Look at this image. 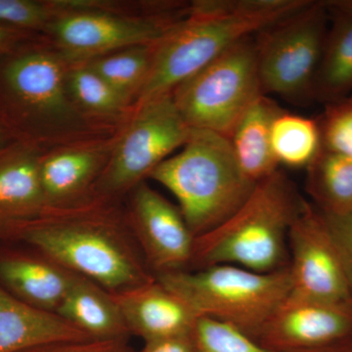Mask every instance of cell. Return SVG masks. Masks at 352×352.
Masks as SVG:
<instances>
[{
  "mask_svg": "<svg viewBox=\"0 0 352 352\" xmlns=\"http://www.w3.org/2000/svg\"><path fill=\"white\" fill-rule=\"evenodd\" d=\"M190 132L171 94L138 105L92 187V199L108 201L135 188L171 153L184 146Z\"/></svg>",
  "mask_w": 352,
  "mask_h": 352,
  "instance_id": "cell-8",
  "label": "cell"
},
{
  "mask_svg": "<svg viewBox=\"0 0 352 352\" xmlns=\"http://www.w3.org/2000/svg\"><path fill=\"white\" fill-rule=\"evenodd\" d=\"M307 192L326 215L352 212V157L321 148L307 168Z\"/></svg>",
  "mask_w": 352,
  "mask_h": 352,
  "instance_id": "cell-21",
  "label": "cell"
},
{
  "mask_svg": "<svg viewBox=\"0 0 352 352\" xmlns=\"http://www.w3.org/2000/svg\"><path fill=\"white\" fill-rule=\"evenodd\" d=\"M8 38V32H7L6 30L1 29V28H0V47H1V46L6 43Z\"/></svg>",
  "mask_w": 352,
  "mask_h": 352,
  "instance_id": "cell-33",
  "label": "cell"
},
{
  "mask_svg": "<svg viewBox=\"0 0 352 352\" xmlns=\"http://www.w3.org/2000/svg\"><path fill=\"white\" fill-rule=\"evenodd\" d=\"M307 0H199L156 44L136 104L171 94L229 47L293 13Z\"/></svg>",
  "mask_w": 352,
  "mask_h": 352,
  "instance_id": "cell-2",
  "label": "cell"
},
{
  "mask_svg": "<svg viewBox=\"0 0 352 352\" xmlns=\"http://www.w3.org/2000/svg\"><path fill=\"white\" fill-rule=\"evenodd\" d=\"M129 333L144 342L190 335L198 315L156 278L149 283L112 294Z\"/></svg>",
  "mask_w": 352,
  "mask_h": 352,
  "instance_id": "cell-13",
  "label": "cell"
},
{
  "mask_svg": "<svg viewBox=\"0 0 352 352\" xmlns=\"http://www.w3.org/2000/svg\"><path fill=\"white\" fill-rule=\"evenodd\" d=\"M321 148L352 157V94L325 104L318 120Z\"/></svg>",
  "mask_w": 352,
  "mask_h": 352,
  "instance_id": "cell-27",
  "label": "cell"
},
{
  "mask_svg": "<svg viewBox=\"0 0 352 352\" xmlns=\"http://www.w3.org/2000/svg\"><path fill=\"white\" fill-rule=\"evenodd\" d=\"M88 200L75 207L48 210L19 231L20 238L44 258L98 284L122 293L155 280L129 219Z\"/></svg>",
  "mask_w": 352,
  "mask_h": 352,
  "instance_id": "cell-1",
  "label": "cell"
},
{
  "mask_svg": "<svg viewBox=\"0 0 352 352\" xmlns=\"http://www.w3.org/2000/svg\"><path fill=\"white\" fill-rule=\"evenodd\" d=\"M66 87L78 106L99 115H116L129 101L85 64L67 73Z\"/></svg>",
  "mask_w": 352,
  "mask_h": 352,
  "instance_id": "cell-25",
  "label": "cell"
},
{
  "mask_svg": "<svg viewBox=\"0 0 352 352\" xmlns=\"http://www.w3.org/2000/svg\"><path fill=\"white\" fill-rule=\"evenodd\" d=\"M254 36L234 44L173 90L176 107L190 129L230 140L248 109L263 95Z\"/></svg>",
  "mask_w": 352,
  "mask_h": 352,
  "instance_id": "cell-6",
  "label": "cell"
},
{
  "mask_svg": "<svg viewBox=\"0 0 352 352\" xmlns=\"http://www.w3.org/2000/svg\"><path fill=\"white\" fill-rule=\"evenodd\" d=\"M127 219L153 274L187 270L196 237L179 208L143 182L133 189Z\"/></svg>",
  "mask_w": 352,
  "mask_h": 352,
  "instance_id": "cell-11",
  "label": "cell"
},
{
  "mask_svg": "<svg viewBox=\"0 0 352 352\" xmlns=\"http://www.w3.org/2000/svg\"><path fill=\"white\" fill-rule=\"evenodd\" d=\"M305 201L279 168L256 183L232 217L195 238L190 265L197 270L229 264L261 273L287 267L289 230Z\"/></svg>",
  "mask_w": 352,
  "mask_h": 352,
  "instance_id": "cell-3",
  "label": "cell"
},
{
  "mask_svg": "<svg viewBox=\"0 0 352 352\" xmlns=\"http://www.w3.org/2000/svg\"><path fill=\"white\" fill-rule=\"evenodd\" d=\"M66 75L59 57L48 52H34L11 62L6 68V80L25 105L63 122L73 117Z\"/></svg>",
  "mask_w": 352,
  "mask_h": 352,
  "instance_id": "cell-14",
  "label": "cell"
},
{
  "mask_svg": "<svg viewBox=\"0 0 352 352\" xmlns=\"http://www.w3.org/2000/svg\"><path fill=\"white\" fill-rule=\"evenodd\" d=\"M323 215L344 263L352 295V212L344 215Z\"/></svg>",
  "mask_w": 352,
  "mask_h": 352,
  "instance_id": "cell-29",
  "label": "cell"
},
{
  "mask_svg": "<svg viewBox=\"0 0 352 352\" xmlns=\"http://www.w3.org/2000/svg\"><path fill=\"white\" fill-rule=\"evenodd\" d=\"M283 110L267 95H261L248 109L231 135L241 170L256 184L279 170L271 149V126Z\"/></svg>",
  "mask_w": 352,
  "mask_h": 352,
  "instance_id": "cell-19",
  "label": "cell"
},
{
  "mask_svg": "<svg viewBox=\"0 0 352 352\" xmlns=\"http://www.w3.org/2000/svg\"><path fill=\"white\" fill-rule=\"evenodd\" d=\"M195 352H272L230 324L199 317L192 332Z\"/></svg>",
  "mask_w": 352,
  "mask_h": 352,
  "instance_id": "cell-26",
  "label": "cell"
},
{
  "mask_svg": "<svg viewBox=\"0 0 352 352\" xmlns=\"http://www.w3.org/2000/svg\"><path fill=\"white\" fill-rule=\"evenodd\" d=\"M107 161L92 149L62 150L41 162L39 177L46 210L75 207L88 201ZM44 210V212H45Z\"/></svg>",
  "mask_w": 352,
  "mask_h": 352,
  "instance_id": "cell-16",
  "label": "cell"
},
{
  "mask_svg": "<svg viewBox=\"0 0 352 352\" xmlns=\"http://www.w3.org/2000/svg\"><path fill=\"white\" fill-rule=\"evenodd\" d=\"M352 339V305L289 293L261 329L256 342L272 352L327 346Z\"/></svg>",
  "mask_w": 352,
  "mask_h": 352,
  "instance_id": "cell-12",
  "label": "cell"
},
{
  "mask_svg": "<svg viewBox=\"0 0 352 352\" xmlns=\"http://www.w3.org/2000/svg\"><path fill=\"white\" fill-rule=\"evenodd\" d=\"M180 20L173 19L168 13L131 19L91 10H74L54 18L50 25L65 56L78 62L124 48L156 44Z\"/></svg>",
  "mask_w": 352,
  "mask_h": 352,
  "instance_id": "cell-10",
  "label": "cell"
},
{
  "mask_svg": "<svg viewBox=\"0 0 352 352\" xmlns=\"http://www.w3.org/2000/svg\"><path fill=\"white\" fill-rule=\"evenodd\" d=\"M148 177L173 194L195 237L232 217L256 186L241 170L230 140L203 129H191L182 151Z\"/></svg>",
  "mask_w": 352,
  "mask_h": 352,
  "instance_id": "cell-4",
  "label": "cell"
},
{
  "mask_svg": "<svg viewBox=\"0 0 352 352\" xmlns=\"http://www.w3.org/2000/svg\"><path fill=\"white\" fill-rule=\"evenodd\" d=\"M23 352H133L127 339L74 340L54 342Z\"/></svg>",
  "mask_w": 352,
  "mask_h": 352,
  "instance_id": "cell-30",
  "label": "cell"
},
{
  "mask_svg": "<svg viewBox=\"0 0 352 352\" xmlns=\"http://www.w3.org/2000/svg\"><path fill=\"white\" fill-rule=\"evenodd\" d=\"M38 157L24 155L0 164V214L36 217L46 210Z\"/></svg>",
  "mask_w": 352,
  "mask_h": 352,
  "instance_id": "cell-22",
  "label": "cell"
},
{
  "mask_svg": "<svg viewBox=\"0 0 352 352\" xmlns=\"http://www.w3.org/2000/svg\"><path fill=\"white\" fill-rule=\"evenodd\" d=\"M0 278L19 300L46 311H56L72 272L50 259L14 256L0 261Z\"/></svg>",
  "mask_w": 352,
  "mask_h": 352,
  "instance_id": "cell-20",
  "label": "cell"
},
{
  "mask_svg": "<svg viewBox=\"0 0 352 352\" xmlns=\"http://www.w3.org/2000/svg\"><path fill=\"white\" fill-rule=\"evenodd\" d=\"M140 352H195L192 333L146 342Z\"/></svg>",
  "mask_w": 352,
  "mask_h": 352,
  "instance_id": "cell-31",
  "label": "cell"
},
{
  "mask_svg": "<svg viewBox=\"0 0 352 352\" xmlns=\"http://www.w3.org/2000/svg\"><path fill=\"white\" fill-rule=\"evenodd\" d=\"M51 9L38 2L28 0H0V23L39 27L50 19Z\"/></svg>",
  "mask_w": 352,
  "mask_h": 352,
  "instance_id": "cell-28",
  "label": "cell"
},
{
  "mask_svg": "<svg viewBox=\"0 0 352 352\" xmlns=\"http://www.w3.org/2000/svg\"><path fill=\"white\" fill-rule=\"evenodd\" d=\"M288 249L291 294L352 305L346 270L327 222L309 201L289 228Z\"/></svg>",
  "mask_w": 352,
  "mask_h": 352,
  "instance_id": "cell-9",
  "label": "cell"
},
{
  "mask_svg": "<svg viewBox=\"0 0 352 352\" xmlns=\"http://www.w3.org/2000/svg\"><path fill=\"white\" fill-rule=\"evenodd\" d=\"M328 27L325 0H307L254 34L264 95H279L293 102L312 100Z\"/></svg>",
  "mask_w": 352,
  "mask_h": 352,
  "instance_id": "cell-7",
  "label": "cell"
},
{
  "mask_svg": "<svg viewBox=\"0 0 352 352\" xmlns=\"http://www.w3.org/2000/svg\"><path fill=\"white\" fill-rule=\"evenodd\" d=\"M156 44L124 48L88 60L85 64L129 100L132 94L136 97L145 82Z\"/></svg>",
  "mask_w": 352,
  "mask_h": 352,
  "instance_id": "cell-24",
  "label": "cell"
},
{
  "mask_svg": "<svg viewBox=\"0 0 352 352\" xmlns=\"http://www.w3.org/2000/svg\"><path fill=\"white\" fill-rule=\"evenodd\" d=\"M271 149L279 166L307 168L321 149L318 122L282 111L271 126Z\"/></svg>",
  "mask_w": 352,
  "mask_h": 352,
  "instance_id": "cell-23",
  "label": "cell"
},
{
  "mask_svg": "<svg viewBox=\"0 0 352 352\" xmlns=\"http://www.w3.org/2000/svg\"><path fill=\"white\" fill-rule=\"evenodd\" d=\"M55 314L94 340L127 339L131 335L112 294L75 273Z\"/></svg>",
  "mask_w": 352,
  "mask_h": 352,
  "instance_id": "cell-18",
  "label": "cell"
},
{
  "mask_svg": "<svg viewBox=\"0 0 352 352\" xmlns=\"http://www.w3.org/2000/svg\"><path fill=\"white\" fill-rule=\"evenodd\" d=\"M329 27L312 89L324 104L352 92V0H325Z\"/></svg>",
  "mask_w": 352,
  "mask_h": 352,
  "instance_id": "cell-17",
  "label": "cell"
},
{
  "mask_svg": "<svg viewBox=\"0 0 352 352\" xmlns=\"http://www.w3.org/2000/svg\"><path fill=\"white\" fill-rule=\"evenodd\" d=\"M94 340L54 314L28 305L0 289V352H23L34 347Z\"/></svg>",
  "mask_w": 352,
  "mask_h": 352,
  "instance_id": "cell-15",
  "label": "cell"
},
{
  "mask_svg": "<svg viewBox=\"0 0 352 352\" xmlns=\"http://www.w3.org/2000/svg\"><path fill=\"white\" fill-rule=\"evenodd\" d=\"M199 317L230 324L256 340L261 329L291 293L289 266L261 273L219 264L155 275Z\"/></svg>",
  "mask_w": 352,
  "mask_h": 352,
  "instance_id": "cell-5",
  "label": "cell"
},
{
  "mask_svg": "<svg viewBox=\"0 0 352 352\" xmlns=\"http://www.w3.org/2000/svg\"><path fill=\"white\" fill-rule=\"evenodd\" d=\"M283 352H352V339L331 344V346L316 347V349H302Z\"/></svg>",
  "mask_w": 352,
  "mask_h": 352,
  "instance_id": "cell-32",
  "label": "cell"
}]
</instances>
